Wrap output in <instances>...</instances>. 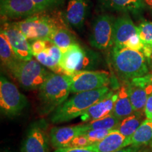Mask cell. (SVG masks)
Segmentation results:
<instances>
[{
  "mask_svg": "<svg viewBox=\"0 0 152 152\" xmlns=\"http://www.w3.org/2000/svg\"><path fill=\"white\" fill-rule=\"evenodd\" d=\"M71 90L69 75L50 73L39 89V112L42 115L53 113L68 99Z\"/></svg>",
  "mask_w": 152,
  "mask_h": 152,
  "instance_id": "cell-1",
  "label": "cell"
},
{
  "mask_svg": "<svg viewBox=\"0 0 152 152\" xmlns=\"http://www.w3.org/2000/svg\"><path fill=\"white\" fill-rule=\"evenodd\" d=\"M111 90L109 86H106L95 90L76 93L53 112L51 121L53 123H61L80 117Z\"/></svg>",
  "mask_w": 152,
  "mask_h": 152,
  "instance_id": "cell-2",
  "label": "cell"
},
{
  "mask_svg": "<svg viewBox=\"0 0 152 152\" xmlns=\"http://www.w3.org/2000/svg\"><path fill=\"white\" fill-rule=\"evenodd\" d=\"M147 58L140 51L127 47H113L111 61L114 69L123 80L130 81L149 73Z\"/></svg>",
  "mask_w": 152,
  "mask_h": 152,
  "instance_id": "cell-3",
  "label": "cell"
},
{
  "mask_svg": "<svg viewBox=\"0 0 152 152\" xmlns=\"http://www.w3.org/2000/svg\"><path fill=\"white\" fill-rule=\"evenodd\" d=\"M19 85L26 90H39L49 72L35 60H20L10 70Z\"/></svg>",
  "mask_w": 152,
  "mask_h": 152,
  "instance_id": "cell-4",
  "label": "cell"
},
{
  "mask_svg": "<svg viewBox=\"0 0 152 152\" xmlns=\"http://www.w3.org/2000/svg\"><path fill=\"white\" fill-rule=\"evenodd\" d=\"M98 54L75 44L63 52L60 67L63 73L71 75L81 71H92L98 63Z\"/></svg>",
  "mask_w": 152,
  "mask_h": 152,
  "instance_id": "cell-5",
  "label": "cell"
},
{
  "mask_svg": "<svg viewBox=\"0 0 152 152\" xmlns=\"http://www.w3.org/2000/svg\"><path fill=\"white\" fill-rule=\"evenodd\" d=\"M38 14L24 18L16 24L30 42L37 39L49 41L54 30L61 25L54 17Z\"/></svg>",
  "mask_w": 152,
  "mask_h": 152,
  "instance_id": "cell-6",
  "label": "cell"
},
{
  "mask_svg": "<svg viewBox=\"0 0 152 152\" xmlns=\"http://www.w3.org/2000/svg\"><path fill=\"white\" fill-rule=\"evenodd\" d=\"M28 100L14 83L5 77L0 78V109L6 116L20 115L27 106Z\"/></svg>",
  "mask_w": 152,
  "mask_h": 152,
  "instance_id": "cell-7",
  "label": "cell"
},
{
  "mask_svg": "<svg viewBox=\"0 0 152 152\" xmlns=\"http://www.w3.org/2000/svg\"><path fill=\"white\" fill-rule=\"evenodd\" d=\"M113 46L127 47L143 52L144 45L139 34V29L128 16L115 18L113 30Z\"/></svg>",
  "mask_w": 152,
  "mask_h": 152,
  "instance_id": "cell-8",
  "label": "cell"
},
{
  "mask_svg": "<svg viewBox=\"0 0 152 152\" xmlns=\"http://www.w3.org/2000/svg\"><path fill=\"white\" fill-rule=\"evenodd\" d=\"M115 18L107 14L95 18L90 35V43L98 49H108L113 47V30Z\"/></svg>",
  "mask_w": 152,
  "mask_h": 152,
  "instance_id": "cell-9",
  "label": "cell"
},
{
  "mask_svg": "<svg viewBox=\"0 0 152 152\" xmlns=\"http://www.w3.org/2000/svg\"><path fill=\"white\" fill-rule=\"evenodd\" d=\"M69 77L71 93L74 94L108 86L111 80L109 74L102 71H81Z\"/></svg>",
  "mask_w": 152,
  "mask_h": 152,
  "instance_id": "cell-10",
  "label": "cell"
},
{
  "mask_svg": "<svg viewBox=\"0 0 152 152\" xmlns=\"http://www.w3.org/2000/svg\"><path fill=\"white\" fill-rule=\"evenodd\" d=\"M49 134L47 123L39 120L32 123L28 128L22 146V152H49Z\"/></svg>",
  "mask_w": 152,
  "mask_h": 152,
  "instance_id": "cell-11",
  "label": "cell"
},
{
  "mask_svg": "<svg viewBox=\"0 0 152 152\" xmlns=\"http://www.w3.org/2000/svg\"><path fill=\"white\" fill-rule=\"evenodd\" d=\"M1 31L4 34L9 44L17 57L22 61L33 59V53L30 47V42L19 29L16 23H5L1 28Z\"/></svg>",
  "mask_w": 152,
  "mask_h": 152,
  "instance_id": "cell-12",
  "label": "cell"
},
{
  "mask_svg": "<svg viewBox=\"0 0 152 152\" xmlns=\"http://www.w3.org/2000/svg\"><path fill=\"white\" fill-rule=\"evenodd\" d=\"M38 13L33 0H0V14L4 18H26Z\"/></svg>",
  "mask_w": 152,
  "mask_h": 152,
  "instance_id": "cell-13",
  "label": "cell"
},
{
  "mask_svg": "<svg viewBox=\"0 0 152 152\" xmlns=\"http://www.w3.org/2000/svg\"><path fill=\"white\" fill-rule=\"evenodd\" d=\"M87 131V124L54 127L49 132L50 143L55 149L65 148L75 137L84 134Z\"/></svg>",
  "mask_w": 152,
  "mask_h": 152,
  "instance_id": "cell-14",
  "label": "cell"
},
{
  "mask_svg": "<svg viewBox=\"0 0 152 152\" xmlns=\"http://www.w3.org/2000/svg\"><path fill=\"white\" fill-rule=\"evenodd\" d=\"M88 0H68L64 18L68 25L77 30L84 27L89 12Z\"/></svg>",
  "mask_w": 152,
  "mask_h": 152,
  "instance_id": "cell-15",
  "label": "cell"
},
{
  "mask_svg": "<svg viewBox=\"0 0 152 152\" xmlns=\"http://www.w3.org/2000/svg\"><path fill=\"white\" fill-rule=\"evenodd\" d=\"M118 91H110L104 98L93 104L81 115V121L89 123L112 113L114 104L118 98Z\"/></svg>",
  "mask_w": 152,
  "mask_h": 152,
  "instance_id": "cell-16",
  "label": "cell"
},
{
  "mask_svg": "<svg viewBox=\"0 0 152 152\" xmlns=\"http://www.w3.org/2000/svg\"><path fill=\"white\" fill-rule=\"evenodd\" d=\"M130 146V137L127 138L117 130L111 132L96 143L92 144L85 149L94 152H114Z\"/></svg>",
  "mask_w": 152,
  "mask_h": 152,
  "instance_id": "cell-17",
  "label": "cell"
},
{
  "mask_svg": "<svg viewBox=\"0 0 152 152\" xmlns=\"http://www.w3.org/2000/svg\"><path fill=\"white\" fill-rule=\"evenodd\" d=\"M62 56V51L56 45L48 41V45L46 49L34 57L42 65L48 68L54 73L64 74L60 67Z\"/></svg>",
  "mask_w": 152,
  "mask_h": 152,
  "instance_id": "cell-18",
  "label": "cell"
},
{
  "mask_svg": "<svg viewBox=\"0 0 152 152\" xmlns=\"http://www.w3.org/2000/svg\"><path fill=\"white\" fill-rule=\"evenodd\" d=\"M102 7L109 10L140 15L146 9L142 0H97Z\"/></svg>",
  "mask_w": 152,
  "mask_h": 152,
  "instance_id": "cell-19",
  "label": "cell"
},
{
  "mask_svg": "<svg viewBox=\"0 0 152 152\" xmlns=\"http://www.w3.org/2000/svg\"><path fill=\"white\" fill-rule=\"evenodd\" d=\"M129 97L134 112H144L149 95L152 92V87L140 86L127 81Z\"/></svg>",
  "mask_w": 152,
  "mask_h": 152,
  "instance_id": "cell-20",
  "label": "cell"
},
{
  "mask_svg": "<svg viewBox=\"0 0 152 152\" xmlns=\"http://www.w3.org/2000/svg\"><path fill=\"white\" fill-rule=\"evenodd\" d=\"M118 98L114 104L112 113L119 120H123L134 113L132 105L129 97L127 84L121 87L118 90Z\"/></svg>",
  "mask_w": 152,
  "mask_h": 152,
  "instance_id": "cell-21",
  "label": "cell"
},
{
  "mask_svg": "<svg viewBox=\"0 0 152 152\" xmlns=\"http://www.w3.org/2000/svg\"><path fill=\"white\" fill-rule=\"evenodd\" d=\"M130 145L152 147V120L145 118L137 130L130 137Z\"/></svg>",
  "mask_w": 152,
  "mask_h": 152,
  "instance_id": "cell-22",
  "label": "cell"
},
{
  "mask_svg": "<svg viewBox=\"0 0 152 152\" xmlns=\"http://www.w3.org/2000/svg\"><path fill=\"white\" fill-rule=\"evenodd\" d=\"M49 42L58 47L63 52L67 50L72 45L77 43L75 37L71 31L63 26H58L54 30Z\"/></svg>",
  "mask_w": 152,
  "mask_h": 152,
  "instance_id": "cell-23",
  "label": "cell"
},
{
  "mask_svg": "<svg viewBox=\"0 0 152 152\" xmlns=\"http://www.w3.org/2000/svg\"><path fill=\"white\" fill-rule=\"evenodd\" d=\"M144 117V112H134L130 115L121 120L116 130L125 137H130L145 120Z\"/></svg>",
  "mask_w": 152,
  "mask_h": 152,
  "instance_id": "cell-24",
  "label": "cell"
},
{
  "mask_svg": "<svg viewBox=\"0 0 152 152\" xmlns=\"http://www.w3.org/2000/svg\"><path fill=\"white\" fill-rule=\"evenodd\" d=\"M0 58L2 65L9 71L20 61L13 50L7 37L1 31L0 34Z\"/></svg>",
  "mask_w": 152,
  "mask_h": 152,
  "instance_id": "cell-25",
  "label": "cell"
},
{
  "mask_svg": "<svg viewBox=\"0 0 152 152\" xmlns=\"http://www.w3.org/2000/svg\"><path fill=\"white\" fill-rule=\"evenodd\" d=\"M141 40L144 45L143 54L151 59L152 57V21L144 20L137 26Z\"/></svg>",
  "mask_w": 152,
  "mask_h": 152,
  "instance_id": "cell-26",
  "label": "cell"
},
{
  "mask_svg": "<svg viewBox=\"0 0 152 152\" xmlns=\"http://www.w3.org/2000/svg\"><path fill=\"white\" fill-rule=\"evenodd\" d=\"M121 120H119L113 113H110L102 118L91 121L87 123V131L92 130H116Z\"/></svg>",
  "mask_w": 152,
  "mask_h": 152,
  "instance_id": "cell-27",
  "label": "cell"
},
{
  "mask_svg": "<svg viewBox=\"0 0 152 152\" xmlns=\"http://www.w3.org/2000/svg\"><path fill=\"white\" fill-rule=\"evenodd\" d=\"M39 13L51 10L59 7L64 3V0H33Z\"/></svg>",
  "mask_w": 152,
  "mask_h": 152,
  "instance_id": "cell-28",
  "label": "cell"
},
{
  "mask_svg": "<svg viewBox=\"0 0 152 152\" xmlns=\"http://www.w3.org/2000/svg\"><path fill=\"white\" fill-rule=\"evenodd\" d=\"M113 130H92L85 132L84 134L90 140L91 144L96 143L105 138Z\"/></svg>",
  "mask_w": 152,
  "mask_h": 152,
  "instance_id": "cell-29",
  "label": "cell"
},
{
  "mask_svg": "<svg viewBox=\"0 0 152 152\" xmlns=\"http://www.w3.org/2000/svg\"><path fill=\"white\" fill-rule=\"evenodd\" d=\"M91 143L85 134L77 135L68 144L66 147L71 148H85L90 145ZM66 148V147H65Z\"/></svg>",
  "mask_w": 152,
  "mask_h": 152,
  "instance_id": "cell-30",
  "label": "cell"
},
{
  "mask_svg": "<svg viewBox=\"0 0 152 152\" xmlns=\"http://www.w3.org/2000/svg\"><path fill=\"white\" fill-rule=\"evenodd\" d=\"M30 42L33 56L42 52L44 50L46 49L48 45V41L42 40V39H37V40Z\"/></svg>",
  "mask_w": 152,
  "mask_h": 152,
  "instance_id": "cell-31",
  "label": "cell"
},
{
  "mask_svg": "<svg viewBox=\"0 0 152 152\" xmlns=\"http://www.w3.org/2000/svg\"><path fill=\"white\" fill-rule=\"evenodd\" d=\"M130 82L133 84L141 86H151L152 87V73L147 74L144 77L133 79Z\"/></svg>",
  "mask_w": 152,
  "mask_h": 152,
  "instance_id": "cell-32",
  "label": "cell"
},
{
  "mask_svg": "<svg viewBox=\"0 0 152 152\" xmlns=\"http://www.w3.org/2000/svg\"><path fill=\"white\" fill-rule=\"evenodd\" d=\"M144 113L146 118L152 120V92L148 96Z\"/></svg>",
  "mask_w": 152,
  "mask_h": 152,
  "instance_id": "cell-33",
  "label": "cell"
},
{
  "mask_svg": "<svg viewBox=\"0 0 152 152\" xmlns=\"http://www.w3.org/2000/svg\"><path fill=\"white\" fill-rule=\"evenodd\" d=\"M54 152H94L85 148H71L66 147L56 149Z\"/></svg>",
  "mask_w": 152,
  "mask_h": 152,
  "instance_id": "cell-34",
  "label": "cell"
},
{
  "mask_svg": "<svg viewBox=\"0 0 152 152\" xmlns=\"http://www.w3.org/2000/svg\"><path fill=\"white\" fill-rule=\"evenodd\" d=\"M142 147H137V146L130 145L114 152H144L142 151Z\"/></svg>",
  "mask_w": 152,
  "mask_h": 152,
  "instance_id": "cell-35",
  "label": "cell"
},
{
  "mask_svg": "<svg viewBox=\"0 0 152 152\" xmlns=\"http://www.w3.org/2000/svg\"><path fill=\"white\" fill-rule=\"evenodd\" d=\"M146 8L152 11V0H142Z\"/></svg>",
  "mask_w": 152,
  "mask_h": 152,
  "instance_id": "cell-36",
  "label": "cell"
},
{
  "mask_svg": "<svg viewBox=\"0 0 152 152\" xmlns=\"http://www.w3.org/2000/svg\"></svg>",
  "mask_w": 152,
  "mask_h": 152,
  "instance_id": "cell-37",
  "label": "cell"
}]
</instances>
